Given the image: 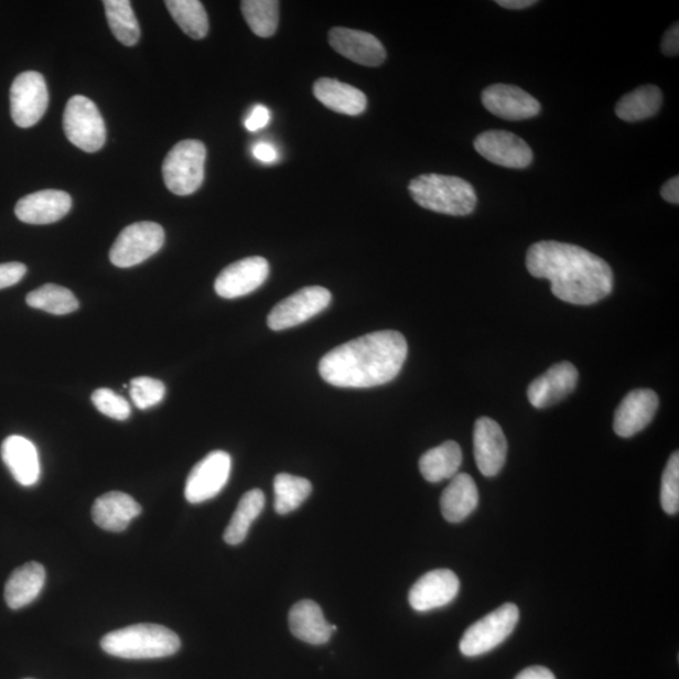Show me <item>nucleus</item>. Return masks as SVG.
Returning <instances> with one entry per match:
<instances>
[{
    "instance_id": "f3484780",
    "label": "nucleus",
    "mask_w": 679,
    "mask_h": 679,
    "mask_svg": "<svg viewBox=\"0 0 679 679\" xmlns=\"http://www.w3.org/2000/svg\"><path fill=\"white\" fill-rule=\"evenodd\" d=\"M578 379L579 371L573 364L559 363L530 384L527 398L535 408H549L571 395L576 388Z\"/></svg>"
},
{
    "instance_id": "20e7f679",
    "label": "nucleus",
    "mask_w": 679,
    "mask_h": 679,
    "mask_svg": "<svg viewBox=\"0 0 679 679\" xmlns=\"http://www.w3.org/2000/svg\"><path fill=\"white\" fill-rule=\"evenodd\" d=\"M409 193L422 208L449 216H468L477 205L475 187L459 176L419 175L410 182Z\"/></svg>"
},
{
    "instance_id": "aec40b11",
    "label": "nucleus",
    "mask_w": 679,
    "mask_h": 679,
    "mask_svg": "<svg viewBox=\"0 0 679 679\" xmlns=\"http://www.w3.org/2000/svg\"><path fill=\"white\" fill-rule=\"evenodd\" d=\"M659 399L650 389H636L622 400L614 414V432L630 438L642 432L657 413Z\"/></svg>"
},
{
    "instance_id": "423d86ee",
    "label": "nucleus",
    "mask_w": 679,
    "mask_h": 679,
    "mask_svg": "<svg viewBox=\"0 0 679 679\" xmlns=\"http://www.w3.org/2000/svg\"><path fill=\"white\" fill-rule=\"evenodd\" d=\"M520 621V611L513 603L504 604L491 612L464 632L460 642L463 656L479 657L494 650L511 636Z\"/></svg>"
},
{
    "instance_id": "2eb2a0df",
    "label": "nucleus",
    "mask_w": 679,
    "mask_h": 679,
    "mask_svg": "<svg viewBox=\"0 0 679 679\" xmlns=\"http://www.w3.org/2000/svg\"><path fill=\"white\" fill-rule=\"evenodd\" d=\"M460 588V579L453 571H429L410 589L409 604L419 613L434 611L452 603L459 595Z\"/></svg>"
},
{
    "instance_id": "9b49d317",
    "label": "nucleus",
    "mask_w": 679,
    "mask_h": 679,
    "mask_svg": "<svg viewBox=\"0 0 679 679\" xmlns=\"http://www.w3.org/2000/svg\"><path fill=\"white\" fill-rule=\"evenodd\" d=\"M231 459L225 451H214L195 464L187 476L185 498L191 504L208 502L220 494L230 476Z\"/></svg>"
},
{
    "instance_id": "9d476101",
    "label": "nucleus",
    "mask_w": 679,
    "mask_h": 679,
    "mask_svg": "<svg viewBox=\"0 0 679 679\" xmlns=\"http://www.w3.org/2000/svg\"><path fill=\"white\" fill-rule=\"evenodd\" d=\"M48 107V89L44 77L26 71L17 76L11 88V114L17 127H34Z\"/></svg>"
},
{
    "instance_id": "b1692460",
    "label": "nucleus",
    "mask_w": 679,
    "mask_h": 679,
    "mask_svg": "<svg viewBox=\"0 0 679 679\" xmlns=\"http://www.w3.org/2000/svg\"><path fill=\"white\" fill-rule=\"evenodd\" d=\"M479 495L475 481L467 473H457L441 497L442 515L446 521L459 524L475 511Z\"/></svg>"
},
{
    "instance_id": "473e14b6",
    "label": "nucleus",
    "mask_w": 679,
    "mask_h": 679,
    "mask_svg": "<svg viewBox=\"0 0 679 679\" xmlns=\"http://www.w3.org/2000/svg\"><path fill=\"white\" fill-rule=\"evenodd\" d=\"M29 306L48 312L52 315H67L75 312L79 303L73 292L58 284H44L26 297Z\"/></svg>"
},
{
    "instance_id": "2f4dec72",
    "label": "nucleus",
    "mask_w": 679,
    "mask_h": 679,
    "mask_svg": "<svg viewBox=\"0 0 679 679\" xmlns=\"http://www.w3.org/2000/svg\"><path fill=\"white\" fill-rule=\"evenodd\" d=\"M168 11L183 32L193 40H203L209 31L207 12L198 0H168Z\"/></svg>"
},
{
    "instance_id": "bb28decb",
    "label": "nucleus",
    "mask_w": 679,
    "mask_h": 679,
    "mask_svg": "<svg viewBox=\"0 0 679 679\" xmlns=\"http://www.w3.org/2000/svg\"><path fill=\"white\" fill-rule=\"evenodd\" d=\"M463 455L457 442L449 441L429 450L419 461L422 476L432 484L452 479L462 466Z\"/></svg>"
},
{
    "instance_id": "393cba45",
    "label": "nucleus",
    "mask_w": 679,
    "mask_h": 679,
    "mask_svg": "<svg viewBox=\"0 0 679 679\" xmlns=\"http://www.w3.org/2000/svg\"><path fill=\"white\" fill-rule=\"evenodd\" d=\"M46 583V570L40 562H26L13 571L4 589L6 602L11 610H22L41 594Z\"/></svg>"
},
{
    "instance_id": "a878e982",
    "label": "nucleus",
    "mask_w": 679,
    "mask_h": 679,
    "mask_svg": "<svg viewBox=\"0 0 679 679\" xmlns=\"http://www.w3.org/2000/svg\"><path fill=\"white\" fill-rule=\"evenodd\" d=\"M314 95L327 109L348 116L363 114L368 105L360 89L334 78L317 79L314 85Z\"/></svg>"
},
{
    "instance_id": "a211bd4d",
    "label": "nucleus",
    "mask_w": 679,
    "mask_h": 679,
    "mask_svg": "<svg viewBox=\"0 0 679 679\" xmlns=\"http://www.w3.org/2000/svg\"><path fill=\"white\" fill-rule=\"evenodd\" d=\"M332 47L347 60L368 67H378L387 58V51L373 34L335 26L328 33Z\"/></svg>"
},
{
    "instance_id": "dca6fc26",
    "label": "nucleus",
    "mask_w": 679,
    "mask_h": 679,
    "mask_svg": "<svg viewBox=\"0 0 679 679\" xmlns=\"http://www.w3.org/2000/svg\"><path fill=\"white\" fill-rule=\"evenodd\" d=\"M473 450L482 475L495 477L505 466L507 441L503 428L494 419L482 417L473 432Z\"/></svg>"
},
{
    "instance_id": "412c9836",
    "label": "nucleus",
    "mask_w": 679,
    "mask_h": 679,
    "mask_svg": "<svg viewBox=\"0 0 679 679\" xmlns=\"http://www.w3.org/2000/svg\"><path fill=\"white\" fill-rule=\"evenodd\" d=\"M141 514V506L131 496L112 491L98 497L93 506V520L103 530L121 532Z\"/></svg>"
},
{
    "instance_id": "4468645a",
    "label": "nucleus",
    "mask_w": 679,
    "mask_h": 679,
    "mask_svg": "<svg viewBox=\"0 0 679 679\" xmlns=\"http://www.w3.org/2000/svg\"><path fill=\"white\" fill-rule=\"evenodd\" d=\"M481 100L491 114L509 121L532 119L541 111L534 96L513 85H491L482 93Z\"/></svg>"
},
{
    "instance_id": "37998d69",
    "label": "nucleus",
    "mask_w": 679,
    "mask_h": 679,
    "mask_svg": "<svg viewBox=\"0 0 679 679\" xmlns=\"http://www.w3.org/2000/svg\"><path fill=\"white\" fill-rule=\"evenodd\" d=\"M662 198L672 204H679V177L673 176L660 190Z\"/></svg>"
},
{
    "instance_id": "c85d7f7f",
    "label": "nucleus",
    "mask_w": 679,
    "mask_h": 679,
    "mask_svg": "<svg viewBox=\"0 0 679 679\" xmlns=\"http://www.w3.org/2000/svg\"><path fill=\"white\" fill-rule=\"evenodd\" d=\"M266 504V497L261 489H251L240 498L234 516L227 526L225 541L228 545H239L247 538L249 529L256 518L262 514Z\"/></svg>"
},
{
    "instance_id": "ddd939ff",
    "label": "nucleus",
    "mask_w": 679,
    "mask_h": 679,
    "mask_svg": "<svg viewBox=\"0 0 679 679\" xmlns=\"http://www.w3.org/2000/svg\"><path fill=\"white\" fill-rule=\"evenodd\" d=\"M475 149L488 162L509 169L527 168L534 159L532 150L525 140L503 130L479 133Z\"/></svg>"
},
{
    "instance_id": "4be33fe9",
    "label": "nucleus",
    "mask_w": 679,
    "mask_h": 679,
    "mask_svg": "<svg viewBox=\"0 0 679 679\" xmlns=\"http://www.w3.org/2000/svg\"><path fill=\"white\" fill-rule=\"evenodd\" d=\"M2 459L18 484L31 487L41 475L40 457L35 445L26 438L11 435L2 444Z\"/></svg>"
},
{
    "instance_id": "39448f33",
    "label": "nucleus",
    "mask_w": 679,
    "mask_h": 679,
    "mask_svg": "<svg viewBox=\"0 0 679 679\" xmlns=\"http://www.w3.org/2000/svg\"><path fill=\"white\" fill-rule=\"evenodd\" d=\"M207 149L200 140H183L169 151L163 164L168 190L176 195H191L204 181Z\"/></svg>"
},
{
    "instance_id": "72a5a7b5",
    "label": "nucleus",
    "mask_w": 679,
    "mask_h": 679,
    "mask_svg": "<svg viewBox=\"0 0 679 679\" xmlns=\"http://www.w3.org/2000/svg\"><path fill=\"white\" fill-rule=\"evenodd\" d=\"M240 9L249 29L258 37L268 39L277 31L280 21V3L276 0H245Z\"/></svg>"
},
{
    "instance_id": "7ed1b4c3",
    "label": "nucleus",
    "mask_w": 679,
    "mask_h": 679,
    "mask_svg": "<svg viewBox=\"0 0 679 679\" xmlns=\"http://www.w3.org/2000/svg\"><path fill=\"white\" fill-rule=\"evenodd\" d=\"M176 633L159 624H136L114 630L101 639L107 655L123 659H154L173 656L181 649Z\"/></svg>"
},
{
    "instance_id": "4c0bfd02",
    "label": "nucleus",
    "mask_w": 679,
    "mask_h": 679,
    "mask_svg": "<svg viewBox=\"0 0 679 679\" xmlns=\"http://www.w3.org/2000/svg\"><path fill=\"white\" fill-rule=\"evenodd\" d=\"M26 273V267L20 262L0 265V290L12 288L20 282Z\"/></svg>"
},
{
    "instance_id": "c9c22d12",
    "label": "nucleus",
    "mask_w": 679,
    "mask_h": 679,
    "mask_svg": "<svg viewBox=\"0 0 679 679\" xmlns=\"http://www.w3.org/2000/svg\"><path fill=\"white\" fill-rule=\"evenodd\" d=\"M660 505L668 515L679 511V453L675 452L669 459L660 486Z\"/></svg>"
},
{
    "instance_id": "c756f323",
    "label": "nucleus",
    "mask_w": 679,
    "mask_h": 679,
    "mask_svg": "<svg viewBox=\"0 0 679 679\" xmlns=\"http://www.w3.org/2000/svg\"><path fill=\"white\" fill-rule=\"evenodd\" d=\"M104 6L115 39L123 46H136L140 39V26L129 0H106Z\"/></svg>"
},
{
    "instance_id": "79ce46f5",
    "label": "nucleus",
    "mask_w": 679,
    "mask_h": 679,
    "mask_svg": "<svg viewBox=\"0 0 679 679\" xmlns=\"http://www.w3.org/2000/svg\"><path fill=\"white\" fill-rule=\"evenodd\" d=\"M515 679H557L547 667L535 666L524 669Z\"/></svg>"
},
{
    "instance_id": "ea45409f",
    "label": "nucleus",
    "mask_w": 679,
    "mask_h": 679,
    "mask_svg": "<svg viewBox=\"0 0 679 679\" xmlns=\"http://www.w3.org/2000/svg\"><path fill=\"white\" fill-rule=\"evenodd\" d=\"M660 50L664 55L673 57L679 53V26L678 23L673 24L664 35L662 43H660Z\"/></svg>"
},
{
    "instance_id": "cd10ccee",
    "label": "nucleus",
    "mask_w": 679,
    "mask_h": 679,
    "mask_svg": "<svg viewBox=\"0 0 679 679\" xmlns=\"http://www.w3.org/2000/svg\"><path fill=\"white\" fill-rule=\"evenodd\" d=\"M662 103L664 95L657 86H640L621 98L615 112L623 121L638 122L654 118Z\"/></svg>"
},
{
    "instance_id": "5701e85b",
    "label": "nucleus",
    "mask_w": 679,
    "mask_h": 679,
    "mask_svg": "<svg viewBox=\"0 0 679 679\" xmlns=\"http://www.w3.org/2000/svg\"><path fill=\"white\" fill-rule=\"evenodd\" d=\"M289 622L293 636L312 646L325 645L334 633L333 625L325 619L323 610L312 601L294 604Z\"/></svg>"
},
{
    "instance_id": "f257e3e1",
    "label": "nucleus",
    "mask_w": 679,
    "mask_h": 679,
    "mask_svg": "<svg viewBox=\"0 0 679 679\" xmlns=\"http://www.w3.org/2000/svg\"><path fill=\"white\" fill-rule=\"evenodd\" d=\"M526 267L536 279L549 280L558 299L573 305H594L613 291L611 266L579 246L542 240L527 251Z\"/></svg>"
},
{
    "instance_id": "f8f14e48",
    "label": "nucleus",
    "mask_w": 679,
    "mask_h": 679,
    "mask_svg": "<svg viewBox=\"0 0 679 679\" xmlns=\"http://www.w3.org/2000/svg\"><path fill=\"white\" fill-rule=\"evenodd\" d=\"M270 265L263 257H247L229 265L214 283L218 297L234 300L252 293L267 280Z\"/></svg>"
},
{
    "instance_id": "7c9ffc66",
    "label": "nucleus",
    "mask_w": 679,
    "mask_h": 679,
    "mask_svg": "<svg viewBox=\"0 0 679 679\" xmlns=\"http://www.w3.org/2000/svg\"><path fill=\"white\" fill-rule=\"evenodd\" d=\"M274 509L279 515H288L298 509L312 493L311 482L306 478L280 473L273 482Z\"/></svg>"
},
{
    "instance_id": "c03bdc74",
    "label": "nucleus",
    "mask_w": 679,
    "mask_h": 679,
    "mask_svg": "<svg viewBox=\"0 0 679 679\" xmlns=\"http://www.w3.org/2000/svg\"><path fill=\"white\" fill-rule=\"evenodd\" d=\"M496 4L506 9H515V11H520V9L530 8L538 4V2H535V0H497Z\"/></svg>"
},
{
    "instance_id": "f704fd0d",
    "label": "nucleus",
    "mask_w": 679,
    "mask_h": 679,
    "mask_svg": "<svg viewBox=\"0 0 679 679\" xmlns=\"http://www.w3.org/2000/svg\"><path fill=\"white\" fill-rule=\"evenodd\" d=\"M166 388L163 381L149 377L133 378L130 382V396L136 406L146 410L162 403Z\"/></svg>"
},
{
    "instance_id": "6ab92c4d",
    "label": "nucleus",
    "mask_w": 679,
    "mask_h": 679,
    "mask_svg": "<svg viewBox=\"0 0 679 679\" xmlns=\"http://www.w3.org/2000/svg\"><path fill=\"white\" fill-rule=\"evenodd\" d=\"M73 198L64 191L46 190L23 196L15 205V216L26 225H51L64 218Z\"/></svg>"
},
{
    "instance_id": "6e6552de",
    "label": "nucleus",
    "mask_w": 679,
    "mask_h": 679,
    "mask_svg": "<svg viewBox=\"0 0 679 679\" xmlns=\"http://www.w3.org/2000/svg\"><path fill=\"white\" fill-rule=\"evenodd\" d=\"M164 240L165 231L158 223H133L116 238L110 251V261L119 268L138 266L158 254Z\"/></svg>"
},
{
    "instance_id": "58836bf2",
    "label": "nucleus",
    "mask_w": 679,
    "mask_h": 679,
    "mask_svg": "<svg viewBox=\"0 0 679 679\" xmlns=\"http://www.w3.org/2000/svg\"><path fill=\"white\" fill-rule=\"evenodd\" d=\"M271 121V111L263 105H257L254 107L251 114H249L245 125L248 131H258L267 127Z\"/></svg>"
},
{
    "instance_id": "a19ab883",
    "label": "nucleus",
    "mask_w": 679,
    "mask_h": 679,
    "mask_svg": "<svg viewBox=\"0 0 679 679\" xmlns=\"http://www.w3.org/2000/svg\"><path fill=\"white\" fill-rule=\"evenodd\" d=\"M252 153L259 162L265 164L274 163L276 160L279 159L277 150L271 144H267V142H258V144L254 147Z\"/></svg>"
},
{
    "instance_id": "f03ea898",
    "label": "nucleus",
    "mask_w": 679,
    "mask_h": 679,
    "mask_svg": "<svg viewBox=\"0 0 679 679\" xmlns=\"http://www.w3.org/2000/svg\"><path fill=\"white\" fill-rule=\"evenodd\" d=\"M407 355L405 335L384 330L335 347L321 359L319 373L337 388H374L395 380Z\"/></svg>"
},
{
    "instance_id": "1a4fd4ad",
    "label": "nucleus",
    "mask_w": 679,
    "mask_h": 679,
    "mask_svg": "<svg viewBox=\"0 0 679 679\" xmlns=\"http://www.w3.org/2000/svg\"><path fill=\"white\" fill-rule=\"evenodd\" d=\"M332 292L321 285H310L284 299L268 315L267 324L273 332L292 328L321 314L332 303Z\"/></svg>"
},
{
    "instance_id": "e433bc0d",
    "label": "nucleus",
    "mask_w": 679,
    "mask_h": 679,
    "mask_svg": "<svg viewBox=\"0 0 679 679\" xmlns=\"http://www.w3.org/2000/svg\"><path fill=\"white\" fill-rule=\"evenodd\" d=\"M91 399L98 412L116 421H127L131 414L129 401L111 389H97Z\"/></svg>"
},
{
    "instance_id": "0eeeda50",
    "label": "nucleus",
    "mask_w": 679,
    "mask_h": 679,
    "mask_svg": "<svg viewBox=\"0 0 679 679\" xmlns=\"http://www.w3.org/2000/svg\"><path fill=\"white\" fill-rule=\"evenodd\" d=\"M64 130L75 147L96 153L106 141V127L100 110L89 98L77 95L69 98L64 116Z\"/></svg>"
}]
</instances>
